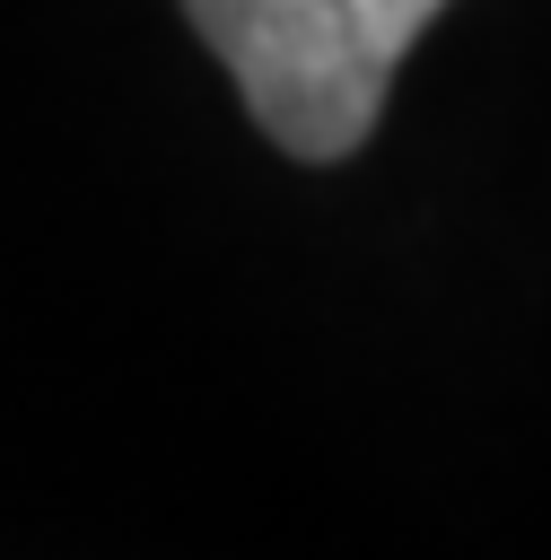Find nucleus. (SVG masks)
I'll list each match as a JSON object with an SVG mask.
<instances>
[{"mask_svg": "<svg viewBox=\"0 0 551 560\" xmlns=\"http://www.w3.org/2000/svg\"><path fill=\"white\" fill-rule=\"evenodd\" d=\"M437 9L446 0H184L254 122L306 166H332L376 131L394 61Z\"/></svg>", "mask_w": 551, "mask_h": 560, "instance_id": "nucleus-1", "label": "nucleus"}]
</instances>
